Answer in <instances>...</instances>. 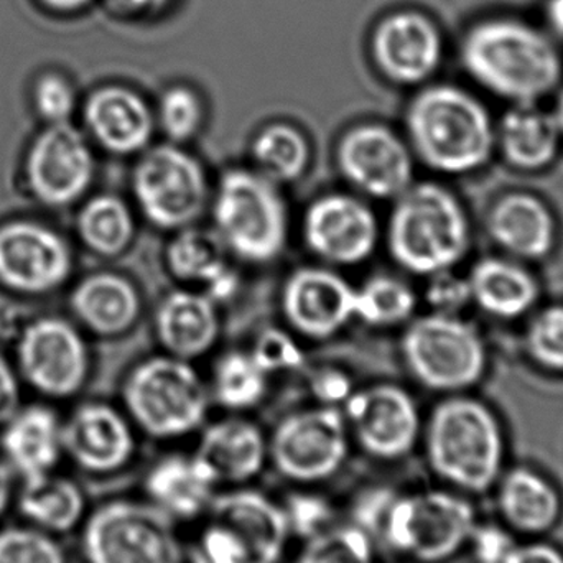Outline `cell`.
Returning a JSON list of instances; mask_svg holds the SVG:
<instances>
[{"label": "cell", "mask_w": 563, "mask_h": 563, "mask_svg": "<svg viewBox=\"0 0 563 563\" xmlns=\"http://www.w3.org/2000/svg\"><path fill=\"white\" fill-rule=\"evenodd\" d=\"M470 78L509 104L541 102L563 82V55L548 30L512 15L476 20L460 43Z\"/></svg>", "instance_id": "1"}, {"label": "cell", "mask_w": 563, "mask_h": 563, "mask_svg": "<svg viewBox=\"0 0 563 563\" xmlns=\"http://www.w3.org/2000/svg\"><path fill=\"white\" fill-rule=\"evenodd\" d=\"M410 148L443 175L475 174L496 154V121L485 102L456 85H433L407 109Z\"/></svg>", "instance_id": "2"}, {"label": "cell", "mask_w": 563, "mask_h": 563, "mask_svg": "<svg viewBox=\"0 0 563 563\" xmlns=\"http://www.w3.org/2000/svg\"><path fill=\"white\" fill-rule=\"evenodd\" d=\"M432 472L462 493H485L499 482L506 435L495 410L468 394H452L433 407L423 426Z\"/></svg>", "instance_id": "3"}, {"label": "cell", "mask_w": 563, "mask_h": 563, "mask_svg": "<svg viewBox=\"0 0 563 563\" xmlns=\"http://www.w3.org/2000/svg\"><path fill=\"white\" fill-rule=\"evenodd\" d=\"M472 221L459 197L435 181L410 185L390 214V256L416 276L456 269L472 250Z\"/></svg>", "instance_id": "4"}, {"label": "cell", "mask_w": 563, "mask_h": 563, "mask_svg": "<svg viewBox=\"0 0 563 563\" xmlns=\"http://www.w3.org/2000/svg\"><path fill=\"white\" fill-rule=\"evenodd\" d=\"M282 503L250 486L218 493L188 563H282L291 542Z\"/></svg>", "instance_id": "5"}, {"label": "cell", "mask_w": 563, "mask_h": 563, "mask_svg": "<svg viewBox=\"0 0 563 563\" xmlns=\"http://www.w3.org/2000/svg\"><path fill=\"white\" fill-rule=\"evenodd\" d=\"M476 526L475 509L460 493H393L374 526L373 538L397 558L443 563L468 544Z\"/></svg>", "instance_id": "6"}, {"label": "cell", "mask_w": 563, "mask_h": 563, "mask_svg": "<svg viewBox=\"0 0 563 563\" xmlns=\"http://www.w3.org/2000/svg\"><path fill=\"white\" fill-rule=\"evenodd\" d=\"M402 354L417 383L445 396L473 389L488 371L485 338L463 314L430 311L410 321Z\"/></svg>", "instance_id": "7"}, {"label": "cell", "mask_w": 563, "mask_h": 563, "mask_svg": "<svg viewBox=\"0 0 563 563\" xmlns=\"http://www.w3.org/2000/svg\"><path fill=\"white\" fill-rule=\"evenodd\" d=\"M124 402L135 426L155 440H177L197 432L208 416L207 387L180 357L145 361L125 380Z\"/></svg>", "instance_id": "8"}, {"label": "cell", "mask_w": 563, "mask_h": 563, "mask_svg": "<svg viewBox=\"0 0 563 563\" xmlns=\"http://www.w3.org/2000/svg\"><path fill=\"white\" fill-rule=\"evenodd\" d=\"M81 549L88 563H188L177 525L134 499L98 506L85 521Z\"/></svg>", "instance_id": "9"}, {"label": "cell", "mask_w": 563, "mask_h": 563, "mask_svg": "<svg viewBox=\"0 0 563 563\" xmlns=\"http://www.w3.org/2000/svg\"><path fill=\"white\" fill-rule=\"evenodd\" d=\"M213 214L217 233L241 260L266 264L280 256L287 210L276 184L260 172H227L218 185Z\"/></svg>", "instance_id": "10"}, {"label": "cell", "mask_w": 563, "mask_h": 563, "mask_svg": "<svg viewBox=\"0 0 563 563\" xmlns=\"http://www.w3.org/2000/svg\"><path fill=\"white\" fill-rule=\"evenodd\" d=\"M351 435L336 407L291 413L269 439V463L282 478L300 486L330 482L346 465Z\"/></svg>", "instance_id": "11"}, {"label": "cell", "mask_w": 563, "mask_h": 563, "mask_svg": "<svg viewBox=\"0 0 563 563\" xmlns=\"http://www.w3.org/2000/svg\"><path fill=\"white\" fill-rule=\"evenodd\" d=\"M132 190L144 217L162 230L191 227L208 201L203 167L177 144L158 145L142 155Z\"/></svg>", "instance_id": "12"}, {"label": "cell", "mask_w": 563, "mask_h": 563, "mask_svg": "<svg viewBox=\"0 0 563 563\" xmlns=\"http://www.w3.org/2000/svg\"><path fill=\"white\" fill-rule=\"evenodd\" d=\"M344 419L354 442L379 462L406 459L422 439V417L416 400L394 384L351 394L344 402Z\"/></svg>", "instance_id": "13"}, {"label": "cell", "mask_w": 563, "mask_h": 563, "mask_svg": "<svg viewBox=\"0 0 563 563\" xmlns=\"http://www.w3.org/2000/svg\"><path fill=\"white\" fill-rule=\"evenodd\" d=\"M20 374L43 396L65 399L81 389L89 369L88 347L69 321L40 318L20 334Z\"/></svg>", "instance_id": "14"}, {"label": "cell", "mask_w": 563, "mask_h": 563, "mask_svg": "<svg viewBox=\"0 0 563 563\" xmlns=\"http://www.w3.org/2000/svg\"><path fill=\"white\" fill-rule=\"evenodd\" d=\"M25 175L36 200L66 207L88 191L95 178V157L85 135L69 122L48 124L26 154Z\"/></svg>", "instance_id": "15"}, {"label": "cell", "mask_w": 563, "mask_h": 563, "mask_svg": "<svg viewBox=\"0 0 563 563\" xmlns=\"http://www.w3.org/2000/svg\"><path fill=\"white\" fill-rule=\"evenodd\" d=\"M66 241L45 224L13 221L0 227V284L16 294H49L71 274Z\"/></svg>", "instance_id": "16"}, {"label": "cell", "mask_w": 563, "mask_h": 563, "mask_svg": "<svg viewBox=\"0 0 563 563\" xmlns=\"http://www.w3.org/2000/svg\"><path fill=\"white\" fill-rule=\"evenodd\" d=\"M336 157L343 177L367 197L396 200L412 185V152L384 125L351 129L340 141Z\"/></svg>", "instance_id": "17"}, {"label": "cell", "mask_w": 563, "mask_h": 563, "mask_svg": "<svg viewBox=\"0 0 563 563\" xmlns=\"http://www.w3.org/2000/svg\"><path fill=\"white\" fill-rule=\"evenodd\" d=\"M282 310L298 333L323 340L357 318L360 291L333 271L305 267L288 277Z\"/></svg>", "instance_id": "18"}, {"label": "cell", "mask_w": 563, "mask_h": 563, "mask_svg": "<svg viewBox=\"0 0 563 563\" xmlns=\"http://www.w3.org/2000/svg\"><path fill=\"white\" fill-rule=\"evenodd\" d=\"M307 246L336 266H356L376 250L379 227L373 210L346 195L320 198L303 221Z\"/></svg>", "instance_id": "19"}, {"label": "cell", "mask_w": 563, "mask_h": 563, "mask_svg": "<svg viewBox=\"0 0 563 563\" xmlns=\"http://www.w3.org/2000/svg\"><path fill=\"white\" fill-rule=\"evenodd\" d=\"M373 53L387 78L400 85H419L442 65L443 36L423 13H394L374 32Z\"/></svg>", "instance_id": "20"}, {"label": "cell", "mask_w": 563, "mask_h": 563, "mask_svg": "<svg viewBox=\"0 0 563 563\" xmlns=\"http://www.w3.org/2000/svg\"><path fill=\"white\" fill-rule=\"evenodd\" d=\"M485 228L499 253L526 264L548 260L559 244L554 211L528 191H509L496 198L486 213Z\"/></svg>", "instance_id": "21"}, {"label": "cell", "mask_w": 563, "mask_h": 563, "mask_svg": "<svg viewBox=\"0 0 563 563\" xmlns=\"http://www.w3.org/2000/svg\"><path fill=\"white\" fill-rule=\"evenodd\" d=\"M65 453L92 475L121 472L135 455L131 423L114 407L85 404L63 423Z\"/></svg>", "instance_id": "22"}, {"label": "cell", "mask_w": 563, "mask_h": 563, "mask_svg": "<svg viewBox=\"0 0 563 563\" xmlns=\"http://www.w3.org/2000/svg\"><path fill=\"white\" fill-rule=\"evenodd\" d=\"M194 455L218 488L250 486L269 463V439L251 420L231 417L203 430Z\"/></svg>", "instance_id": "23"}, {"label": "cell", "mask_w": 563, "mask_h": 563, "mask_svg": "<svg viewBox=\"0 0 563 563\" xmlns=\"http://www.w3.org/2000/svg\"><path fill=\"white\" fill-rule=\"evenodd\" d=\"M218 485L195 455L162 456L144 476L145 501L175 525L201 521L217 498Z\"/></svg>", "instance_id": "24"}, {"label": "cell", "mask_w": 563, "mask_h": 563, "mask_svg": "<svg viewBox=\"0 0 563 563\" xmlns=\"http://www.w3.org/2000/svg\"><path fill=\"white\" fill-rule=\"evenodd\" d=\"M528 266L505 254L476 261L466 274L472 305L495 320L528 318L541 298V285Z\"/></svg>", "instance_id": "25"}, {"label": "cell", "mask_w": 563, "mask_h": 563, "mask_svg": "<svg viewBox=\"0 0 563 563\" xmlns=\"http://www.w3.org/2000/svg\"><path fill=\"white\" fill-rule=\"evenodd\" d=\"M563 137L554 114L541 102L509 104L496 121V154L522 174H539L561 154Z\"/></svg>", "instance_id": "26"}, {"label": "cell", "mask_w": 563, "mask_h": 563, "mask_svg": "<svg viewBox=\"0 0 563 563\" xmlns=\"http://www.w3.org/2000/svg\"><path fill=\"white\" fill-rule=\"evenodd\" d=\"M82 115L91 137L111 154L144 151L154 134V118L144 99L119 86L92 92Z\"/></svg>", "instance_id": "27"}, {"label": "cell", "mask_w": 563, "mask_h": 563, "mask_svg": "<svg viewBox=\"0 0 563 563\" xmlns=\"http://www.w3.org/2000/svg\"><path fill=\"white\" fill-rule=\"evenodd\" d=\"M3 456L23 479L49 475L65 453L63 423L49 407L19 409L3 423Z\"/></svg>", "instance_id": "28"}, {"label": "cell", "mask_w": 563, "mask_h": 563, "mask_svg": "<svg viewBox=\"0 0 563 563\" xmlns=\"http://www.w3.org/2000/svg\"><path fill=\"white\" fill-rule=\"evenodd\" d=\"M155 330L170 356L185 361L201 356L220 333L213 298L200 291H172L158 305Z\"/></svg>", "instance_id": "29"}, {"label": "cell", "mask_w": 563, "mask_h": 563, "mask_svg": "<svg viewBox=\"0 0 563 563\" xmlns=\"http://www.w3.org/2000/svg\"><path fill=\"white\" fill-rule=\"evenodd\" d=\"M71 308L86 328L102 336H114L135 323L141 298L125 277L102 273L78 284L73 290Z\"/></svg>", "instance_id": "30"}, {"label": "cell", "mask_w": 563, "mask_h": 563, "mask_svg": "<svg viewBox=\"0 0 563 563\" xmlns=\"http://www.w3.org/2000/svg\"><path fill=\"white\" fill-rule=\"evenodd\" d=\"M167 264L175 279L205 285L211 298L227 297L236 284L227 244L217 231L184 228L168 246Z\"/></svg>", "instance_id": "31"}, {"label": "cell", "mask_w": 563, "mask_h": 563, "mask_svg": "<svg viewBox=\"0 0 563 563\" xmlns=\"http://www.w3.org/2000/svg\"><path fill=\"white\" fill-rule=\"evenodd\" d=\"M499 509L516 531L542 534L558 525L562 499L558 488L534 470L515 468L499 478Z\"/></svg>", "instance_id": "32"}, {"label": "cell", "mask_w": 563, "mask_h": 563, "mask_svg": "<svg viewBox=\"0 0 563 563\" xmlns=\"http://www.w3.org/2000/svg\"><path fill=\"white\" fill-rule=\"evenodd\" d=\"M19 509L40 531L68 532L85 519L86 501L75 482L49 473L25 479Z\"/></svg>", "instance_id": "33"}, {"label": "cell", "mask_w": 563, "mask_h": 563, "mask_svg": "<svg viewBox=\"0 0 563 563\" xmlns=\"http://www.w3.org/2000/svg\"><path fill=\"white\" fill-rule=\"evenodd\" d=\"M76 228L85 246L102 257L124 253L135 231L131 210L114 195H99L86 201Z\"/></svg>", "instance_id": "34"}, {"label": "cell", "mask_w": 563, "mask_h": 563, "mask_svg": "<svg viewBox=\"0 0 563 563\" xmlns=\"http://www.w3.org/2000/svg\"><path fill=\"white\" fill-rule=\"evenodd\" d=\"M253 157L260 174L273 184H290L307 170L310 147L300 131L274 124L260 132L253 142Z\"/></svg>", "instance_id": "35"}, {"label": "cell", "mask_w": 563, "mask_h": 563, "mask_svg": "<svg viewBox=\"0 0 563 563\" xmlns=\"http://www.w3.org/2000/svg\"><path fill=\"white\" fill-rule=\"evenodd\" d=\"M214 399L228 410H250L263 402L267 374L251 353L231 351L218 361L213 377Z\"/></svg>", "instance_id": "36"}, {"label": "cell", "mask_w": 563, "mask_h": 563, "mask_svg": "<svg viewBox=\"0 0 563 563\" xmlns=\"http://www.w3.org/2000/svg\"><path fill=\"white\" fill-rule=\"evenodd\" d=\"M376 539L354 522H334L301 544L294 563H379Z\"/></svg>", "instance_id": "37"}, {"label": "cell", "mask_w": 563, "mask_h": 563, "mask_svg": "<svg viewBox=\"0 0 563 563\" xmlns=\"http://www.w3.org/2000/svg\"><path fill=\"white\" fill-rule=\"evenodd\" d=\"M360 291L357 318L373 327H394L412 318L417 295L406 282L393 276L371 277Z\"/></svg>", "instance_id": "38"}, {"label": "cell", "mask_w": 563, "mask_h": 563, "mask_svg": "<svg viewBox=\"0 0 563 563\" xmlns=\"http://www.w3.org/2000/svg\"><path fill=\"white\" fill-rule=\"evenodd\" d=\"M525 350L539 369L563 374V303H549L529 314Z\"/></svg>", "instance_id": "39"}, {"label": "cell", "mask_w": 563, "mask_h": 563, "mask_svg": "<svg viewBox=\"0 0 563 563\" xmlns=\"http://www.w3.org/2000/svg\"><path fill=\"white\" fill-rule=\"evenodd\" d=\"M161 128L172 144H181L190 141L200 131L203 122V106L191 89H168L161 101L158 109Z\"/></svg>", "instance_id": "40"}, {"label": "cell", "mask_w": 563, "mask_h": 563, "mask_svg": "<svg viewBox=\"0 0 563 563\" xmlns=\"http://www.w3.org/2000/svg\"><path fill=\"white\" fill-rule=\"evenodd\" d=\"M0 563H66L65 552L40 529L0 531Z\"/></svg>", "instance_id": "41"}, {"label": "cell", "mask_w": 563, "mask_h": 563, "mask_svg": "<svg viewBox=\"0 0 563 563\" xmlns=\"http://www.w3.org/2000/svg\"><path fill=\"white\" fill-rule=\"evenodd\" d=\"M282 508H284L291 538L301 539V541H307L333 526L334 516H336L330 499L308 489L288 495L282 503Z\"/></svg>", "instance_id": "42"}, {"label": "cell", "mask_w": 563, "mask_h": 563, "mask_svg": "<svg viewBox=\"0 0 563 563\" xmlns=\"http://www.w3.org/2000/svg\"><path fill=\"white\" fill-rule=\"evenodd\" d=\"M33 106L48 124L68 122L76 108L71 82L58 73H45L33 86Z\"/></svg>", "instance_id": "43"}, {"label": "cell", "mask_w": 563, "mask_h": 563, "mask_svg": "<svg viewBox=\"0 0 563 563\" xmlns=\"http://www.w3.org/2000/svg\"><path fill=\"white\" fill-rule=\"evenodd\" d=\"M251 356L269 376L279 371L297 369L303 363V353L290 334L280 330H266L257 336Z\"/></svg>", "instance_id": "44"}, {"label": "cell", "mask_w": 563, "mask_h": 563, "mask_svg": "<svg viewBox=\"0 0 563 563\" xmlns=\"http://www.w3.org/2000/svg\"><path fill=\"white\" fill-rule=\"evenodd\" d=\"M426 300L430 305V310L443 314H462L465 308L472 305V295H470L468 280L466 276L453 271L433 274L427 277Z\"/></svg>", "instance_id": "45"}, {"label": "cell", "mask_w": 563, "mask_h": 563, "mask_svg": "<svg viewBox=\"0 0 563 563\" xmlns=\"http://www.w3.org/2000/svg\"><path fill=\"white\" fill-rule=\"evenodd\" d=\"M468 544L478 563H506L516 548L512 536L496 525L476 526Z\"/></svg>", "instance_id": "46"}, {"label": "cell", "mask_w": 563, "mask_h": 563, "mask_svg": "<svg viewBox=\"0 0 563 563\" xmlns=\"http://www.w3.org/2000/svg\"><path fill=\"white\" fill-rule=\"evenodd\" d=\"M314 396L323 406L336 407V404L346 402L353 394V386L346 374L340 371L328 369L317 374L311 383Z\"/></svg>", "instance_id": "47"}, {"label": "cell", "mask_w": 563, "mask_h": 563, "mask_svg": "<svg viewBox=\"0 0 563 563\" xmlns=\"http://www.w3.org/2000/svg\"><path fill=\"white\" fill-rule=\"evenodd\" d=\"M20 386L10 364L0 356V426L20 409Z\"/></svg>", "instance_id": "48"}, {"label": "cell", "mask_w": 563, "mask_h": 563, "mask_svg": "<svg viewBox=\"0 0 563 563\" xmlns=\"http://www.w3.org/2000/svg\"><path fill=\"white\" fill-rule=\"evenodd\" d=\"M506 563H563V554L552 545L534 542L516 545Z\"/></svg>", "instance_id": "49"}, {"label": "cell", "mask_w": 563, "mask_h": 563, "mask_svg": "<svg viewBox=\"0 0 563 563\" xmlns=\"http://www.w3.org/2000/svg\"><path fill=\"white\" fill-rule=\"evenodd\" d=\"M545 20H548L552 33L563 40V0H548Z\"/></svg>", "instance_id": "50"}, {"label": "cell", "mask_w": 563, "mask_h": 563, "mask_svg": "<svg viewBox=\"0 0 563 563\" xmlns=\"http://www.w3.org/2000/svg\"><path fill=\"white\" fill-rule=\"evenodd\" d=\"M12 498V470L7 463L0 462V516L9 506Z\"/></svg>", "instance_id": "51"}, {"label": "cell", "mask_w": 563, "mask_h": 563, "mask_svg": "<svg viewBox=\"0 0 563 563\" xmlns=\"http://www.w3.org/2000/svg\"><path fill=\"white\" fill-rule=\"evenodd\" d=\"M40 2L56 12H75V10L88 5L91 0H40Z\"/></svg>", "instance_id": "52"}, {"label": "cell", "mask_w": 563, "mask_h": 563, "mask_svg": "<svg viewBox=\"0 0 563 563\" xmlns=\"http://www.w3.org/2000/svg\"><path fill=\"white\" fill-rule=\"evenodd\" d=\"M122 5L128 7V9L137 10V12H142V10H157L161 7H164L168 0H119Z\"/></svg>", "instance_id": "53"}, {"label": "cell", "mask_w": 563, "mask_h": 563, "mask_svg": "<svg viewBox=\"0 0 563 563\" xmlns=\"http://www.w3.org/2000/svg\"><path fill=\"white\" fill-rule=\"evenodd\" d=\"M552 114H554L555 122H558L559 131H561L563 137V82L561 88L555 92V104L554 109H551Z\"/></svg>", "instance_id": "54"}]
</instances>
